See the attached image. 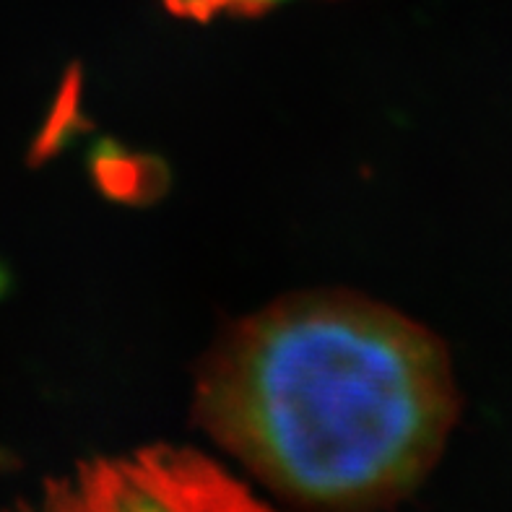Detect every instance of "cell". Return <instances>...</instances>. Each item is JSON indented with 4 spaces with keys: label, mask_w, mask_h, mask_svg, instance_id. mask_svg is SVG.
<instances>
[{
    "label": "cell",
    "mask_w": 512,
    "mask_h": 512,
    "mask_svg": "<svg viewBox=\"0 0 512 512\" xmlns=\"http://www.w3.org/2000/svg\"><path fill=\"white\" fill-rule=\"evenodd\" d=\"M0 512H286L214 458L180 445L99 455Z\"/></svg>",
    "instance_id": "2"
},
{
    "label": "cell",
    "mask_w": 512,
    "mask_h": 512,
    "mask_svg": "<svg viewBox=\"0 0 512 512\" xmlns=\"http://www.w3.org/2000/svg\"><path fill=\"white\" fill-rule=\"evenodd\" d=\"M461 414L450 354L401 312L284 297L208 354L195 424L299 512H388L435 471Z\"/></svg>",
    "instance_id": "1"
},
{
    "label": "cell",
    "mask_w": 512,
    "mask_h": 512,
    "mask_svg": "<svg viewBox=\"0 0 512 512\" xmlns=\"http://www.w3.org/2000/svg\"><path fill=\"white\" fill-rule=\"evenodd\" d=\"M279 3H286V0H164V6L175 16L193 21H211L221 13L253 16V13H263Z\"/></svg>",
    "instance_id": "3"
}]
</instances>
